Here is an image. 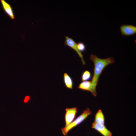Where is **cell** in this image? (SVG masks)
<instances>
[{
    "instance_id": "4fadbf2b",
    "label": "cell",
    "mask_w": 136,
    "mask_h": 136,
    "mask_svg": "<svg viewBox=\"0 0 136 136\" xmlns=\"http://www.w3.org/2000/svg\"><path fill=\"white\" fill-rule=\"evenodd\" d=\"M29 98V96H26L25 97V99L24 100V102H25V103H26L27 102Z\"/></svg>"
},
{
    "instance_id": "8992f818",
    "label": "cell",
    "mask_w": 136,
    "mask_h": 136,
    "mask_svg": "<svg viewBox=\"0 0 136 136\" xmlns=\"http://www.w3.org/2000/svg\"><path fill=\"white\" fill-rule=\"evenodd\" d=\"M120 32L122 35L130 36L136 33V26L130 24H123L120 27Z\"/></svg>"
},
{
    "instance_id": "9c48e42d",
    "label": "cell",
    "mask_w": 136,
    "mask_h": 136,
    "mask_svg": "<svg viewBox=\"0 0 136 136\" xmlns=\"http://www.w3.org/2000/svg\"><path fill=\"white\" fill-rule=\"evenodd\" d=\"M78 88L81 90L90 92L92 93V91L91 82L85 81L81 82L79 84Z\"/></svg>"
},
{
    "instance_id": "8fae6325",
    "label": "cell",
    "mask_w": 136,
    "mask_h": 136,
    "mask_svg": "<svg viewBox=\"0 0 136 136\" xmlns=\"http://www.w3.org/2000/svg\"><path fill=\"white\" fill-rule=\"evenodd\" d=\"M91 73L89 71L85 70L82 74L81 79L83 81H88L91 79Z\"/></svg>"
},
{
    "instance_id": "7a4b0ae2",
    "label": "cell",
    "mask_w": 136,
    "mask_h": 136,
    "mask_svg": "<svg viewBox=\"0 0 136 136\" xmlns=\"http://www.w3.org/2000/svg\"><path fill=\"white\" fill-rule=\"evenodd\" d=\"M92 113V112L89 109L87 108L66 128H61V130L62 134L65 136H67L68 132L70 130L82 123Z\"/></svg>"
},
{
    "instance_id": "7c38bea8",
    "label": "cell",
    "mask_w": 136,
    "mask_h": 136,
    "mask_svg": "<svg viewBox=\"0 0 136 136\" xmlns=\"http://www.w3.org/2000/svg\"><path fill=\"white\" fill-rule=\"evenodd\" d=\"M77 47L78 51L80 52H84L86 50L85 44L83 42H80L77 44Z\"/></svg>"
},
{
    "instance_id": "277c9868",
    "label": "cell",
    "mask_w": 136,
    "mask_h": 136,
    "mask_svg": "<svg viewBox=\"0 0 136 136\" xmlns=\"http://www.w3.org/2000/svg\"><path fill=\"white\" fill-rule=\"evenodd\" d=\"M65 40L64 42V45L68 46L74 50L77 53L79 57L80 58L83 65L85 64V62L83 59V55L81 52H79L77 47V44L74 40L67 36H65Z\"/></svg>"
},
{
    "instance_id": "5b68a950",
    "label": "cell",
    "mask_w": 136,
    "mask_h": 136,
    "mask_svg": "<svg viewBox=\"0 0 136 136\" xmlns=\"http://www.w3.org/2000/svg\"><path fill=\"white\" fill-rule=\"evenodd\" d=\"M91 128L103 136H112V133L107 128L105 124L94 122L92 123Z\"/></svg>"
},
{
    "instance_id": "52a82bcc",
    "label": "cell",
    "mask_w": 136,
    "mask_h": 136,
    "mask_svg": "<svg viewBox=\"0 0 136 136\" xmlns=\"http://www.w3.org/2000/svg\"><path fill=\"white\" fill-rule=\"evenodd\" d=\"M0 2L3 9L5 13L12 19H14L15 18L14 14L11 6L5 0H1Z\"/></svg>"
},
{
    "instance_id": "ba28073f",
    "label": "cell",
    "mask_w": 136,
    "mask_h": 136,
    "mask_svg": "<svg viewBox=\"0 0 136 136\" xmlns=\"http://www.w3.org/2000/svg\"><path fill=\"white\" fill-rule=\"evenodd\" d=\"M63 80L65 87L69 89H72L73 86V81L71 77L66 73H64L63 75Z\"/></svg>"
},
{
    "instance_id": "30bf717a",
    "label": "cell",
    "mask_w": 136,
    "mask_h": 136,
    "mask_svg": "<svg viewBox=\"0 0 136 136\" xmlns=\"http://www.w3.org/2000/svg\"><path fill=\"white\" fill-rule=\"evenodd\" d=\"M105 118L101 109H99L96 113L94 122L99 124H105Z\"/></svg>"
},
{
    "instance_id": "6da1fadb",
    "label": "cell",
    "mask_w": 136,
    "mask_h": 136,
    "mask_svg": "<svg viewBox=\"0 0 136 136\" xmlns=\"http://www.w3.org/2000/svg\"><path fill=\"white\" fill-rule=\"evenodd\" d=\"M90 58L94 63V72L91 83L92 95H97L96 87L98 84L99 77L105 67L108 65L115 62L114 59L112 57L106 58H101L94 54H91Z\"/></svg>"
},
{
    "instance_id": "3957f363",
    "label": "cell",
    "mask_w": 136,
    "mask_h": 136,
    "mask_svg": "<svg viewBox=\"0 0 136 136\" xmlns=\"http://www.w3.org/2000/svg\"><path fill=\"white\" fill-rule=\"evenodd\" d=\"M64 116L65 126L64 128H65L71 124L74 120L77 112L76 107L67 108L65 109Z\"/></svg>"
}]
</instances>
